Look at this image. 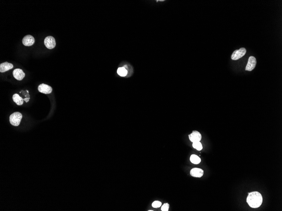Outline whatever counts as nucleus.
I'll use <instances>...</instances> for the list:
<instances>
[{"mask_svg":"<svg viewBox=\"0 0 282 211\" xmlns=\"http://www.w3.org/2000/svg\"><path fill=\"white\" fill-rule=\"evenodd\" d=\"M44 44L47 49H53L56 46L55 40L53 37L48 36L45 38L44 40Z\"/></svg>","mask_w":282,"mask_h":211,"instance_id":"obj_4","label":"nucleus"},{"mask_svg":"<svg viewBox=\"0 0 282 211\" xmlns=\"http://www.w3.org/2000/svg\"><path fill=\"white\" fill-rule=\"evenodd\" d=\"M22 43L24 46H32L35 42V39L31 35H26L22 39Z\"/></svg>","mask_w":282,"mask_h":211,"instance_id":"obj_8","label":"nucleus"},{"mask_svg":"<svg viewBox=\"0 0 282 211\" xmlns=\"http://www.w3.org/2000/svg\"><path fill=\"white\" fill-rule=\"evenodd\" d=\"M190 174L192 177H201L204 175V171L199 168H194L192 169L190 171Z\"/></svg>","mask_w":282,"mask_h":211,"instance_id":"obj_10","label":"nucleus"},{"mask_svg":"<svg viewBox=\"0 0 282 211\" xmlns=\"http://www.w3.org/2000/svg\"><path fill=\"white\" fill-rule=\"evenodd\" d=\"M246 53V50L245 48H241L239 50H236L232 54L231 59L234 60H238L245 55Z\"/></svg>","mask_w":282,"mask_h":211,"instance_id":"obj_3","label":"nucleus"},{"mask_svg":"<svg viewBox=\"0 0 282 211\" xmlns=\"http://www.w3.org/2000/svg\"><path fill=\"white\" fill-rule=\"evenodd\" d=\"M256 63H257V61L255 58L253 56H250L249 58L246 67V71H253L255 68Z\"/></svg>","mask_w":282,"mask_h":211,"instance_id":"obj_6","label":"nucleus"},{"mask_svg":"<svg viewBox=\"0 0 282 211\" xmlns=\"http://www.w3.org/2000/svg\"><path fill=\"white\" fill-rule=\"evenodd\" d=\"M27 93H28V91H27Z\"/></svg>","mask_w":282,"mask_h":211,"instance_id":"obj_20","label":"nucleus"},{"mask_svg":"<svg viewBox=\"0 0 282 211\" xmlns=\"http://www.w3.org/2000/svg\"><path fill=\"white\" fill-rule=\"evenodd\" d=\"M13 101L16 103L18 106H21L23 104V99L20 96L17 94H14L12 96Z\"/></svg>","mask_w":282,"mask_h":211,"instance_id":"obj_12","label":"nucleus"},{"mask_svg":"<svg viewBox=\"0 0 282 211\" xmlns=\"http://www.w3.org/2000/svg\"><path fill=\"white\" fill-rule=\"evenodd\" d=\"M29 99H30V98H25V99H24V100H25V101L26 103H27V102H28V101H29Z\"/></svg>","mask_w":282,"mask_h":211,"instance_id":"obj_18","label":"nucleus"},{"mask_svg":"<svg viewBox=\"0 0 282 211\" xmlns=\"http://www.w3.org/2000/svg\"><path fill=\"white\" fill-rule=\"evenodd\" d=\"M22 115L20 112H15L12 113L9 117V121L11 124L14 126H18L22 119Z\"/></svg>","mask_w":282,"mask_h":211,"instance_id":"obj_2","label":"nucleus"},{"mask_svg":"<svg viewBox=\"0 0 282 211\" xmlns=\"http://www.w3.org/2000/svg\"><path fill=\"white\" fill-rule=\"evenodd\" d=\"M38 89L40 92L45 94H51L53 91V89L51 86L44 84L39 85Z\"/></svg>","mask_w":282,"mask_h":211,"instance_id":"obj_7","label":"nucleus"},{"mask_svg":"<svg viewBox=\"0 0 282 211\" xmlns=\"http://www.w3.org/2000/svg\"><path fill=\"white\" fill-rule=\"evenodd\" d=\"M13 75L15 79L19 81H21L23 79L25 76V73L23 72L21 69L17 68L15 69L13 71Z\"/></svg>","mask_w":282,"mask_h":211,"instance_id":"obj_9","label":"nucleus"},{"mask_svg":"<svg viewBox=\"0 0 282 211\" xmlns=\"http://www.w3.org/2000/svg\"><path fill=\"white\" fill-rule=\"evenodd\" d=\"M14 66L12 64L8 63V62H4L1 63L0 65V72L1 73H4L9 71L13 68Z\"/></svg>","mask_w":282,"mask_h":211,"instance_id":"obj_11","label":"nucleus"},{"mask_svg":"<svg viewBox=\"0 0 282 211\" xmlns=\"http://www.w3.org/2000/svg\"><path fill=\"white\" fill-rule=\"evenodd\" d=\"M169 208V204L168 203H165L162 206L161 210L162 211H168Z\"/></svg>","mask_w":282,"mask_h":211,"instance_id":"obj_17","label":"nucleus"},{"mask_svg":"<svg viewBox=\"0 0 282 211\" xmlns=\"http://www.w3.org/2000/svg\"><path fill=\"white\" fill-rule=\"evenodd\" d=\"M188 137L189 140L192 143L200 142L202 138L201 134L197 131H193V132L188 135Z\"/></svg>","mask_w":282,"mask_h":211,"instance_id":"obj_5","label":"nucleus"},{"mask_svg":"<svg viewBox=\"0 0 282 211\" xmlns=\"http://www.w3.org/2000/svg\"><path fill=\"white\" fill-rule=\"evenodd\" d=\"M161 202H160V201H155L153 202V203H152V206L154 208H157L161 207Z\"/></svg>","mask_w":282,"mask_h":211,"instance_id":"obj_16","label":"nucleus"},{"mask_svg":"<svg viewBox=\"0 0 282 211\" xmlns=\"http://www.w3.org/2000/svg\"><path fill=\"white\" fill-rule=\"evenodd\" d=\"M247 202L251 208H258L262 203V196L259 192L254 191L249 193L248 196L247 198Z\"/></svg>","mask_w":282,"mask_h":211,"instance_id":"obj_1","label":"nucleus"},{"mask_svg":"<svg viewBox=\"0 0 282 211\" xmlns=\"http://www.w3.org/2000/svg\"><path fill=\"white\" fill-rule=\"evenodd\" d=\"M117 73L120 76L124 77V76H126L127 74L128 71L126 70L124 67H122V68H119L118 69Z\"/></svg>","mask_w":282,"mask_h":211,"instance_id":"obj_14","label":"nucleus"},{"mask_svg":"<svg viewBox=\"0 0 282 211\" xmlns=\"http://www.w3.org/2000/svg\"><path fill=\"white\" fill-rule=\"evenodd\" d=\"M149 211H153V210H148Z\"/></svg>","mask_w":282,"mask_h":211,"instance_id":"obj_19","label":"nucleus"},{"mask_svg":"<svg viewBox=\"0 0 282 211\" xmlns=\"http://www.w3.org/2000/svg\"><path fill=\"white\" fill-rule=\"evenodd\" d=\"M193 147L194 148L196 149L197 150H199V151H200V150H201L203 149V146H202V144H201V143L200 142L193 143Z\"/></svg>","mask_w":282,"mask_h":211,"instance_id":"obj_15","label":"nucleus"},{"mask_svg":"<svg viewBox=\"0 0 282 211\" xmlns=\"http://www.w3.org/2000/svg\"><path fill=\"white\" fill-rule=\"evenodd\" d=\"M190 161L192 163L194 164H199L201 161V159L197 155L193 154L190 157Z\"/></svg>","mask_w":282,"mask_h":211,"instance_id":"obj_13","label":"nucleus"}]
</instances>
